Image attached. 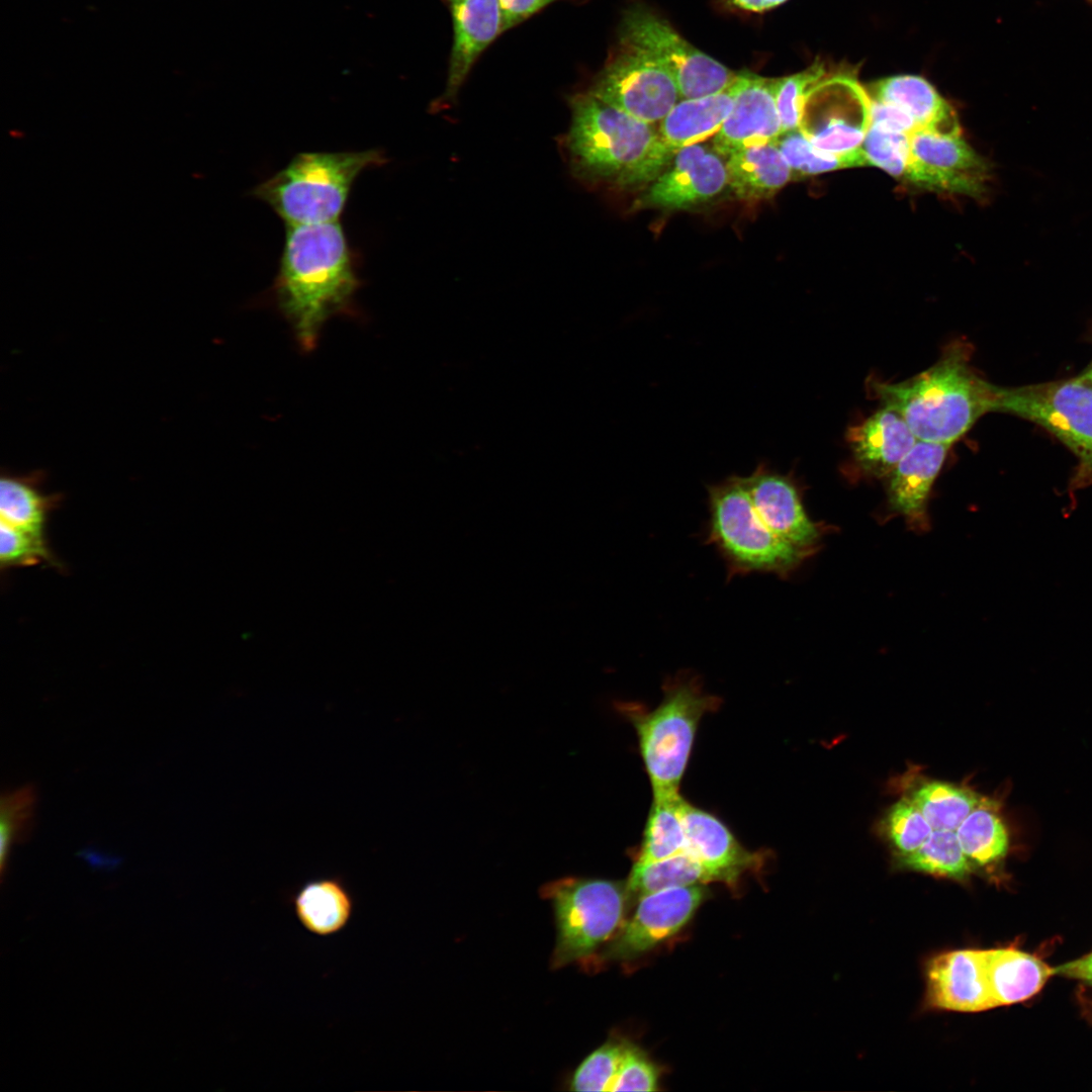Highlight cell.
<instances>
[{
    "mask_svg": "<svg viewBox=\"0 0 1092 1092\" xmlns=\"http://www.w3.org/2000/svg\"><path fill=\"white\" fill-rule=\"evenodd\" d=\"M286 226L274 299L301 350L310 352L331 317L353 310L360 281L339 220Z\"/></svg>",
    "mask_w": 1092,
    "mask_h": 1092,
    "instance_id": "obj_1",
    "label": "cell"
},
{
    "mask_svg": "<svg viewBox=\"0 0 1092 1092\" xmlns=\"http://www.w3.org/2000/svg\"><path fill=\"white\" fill-rule=\"evenodd\" d=\"M570 123L558 138L569 174L589 188L631 189L651 182L670 163L657 127L589 91L568 100Z\"/></svg>",
    "mask_w": 1092,
    "mask_h": 1092,
    "instance_id": "obj_2",
    "label": "cell"
},
{
    "mask_svg": "<svg viewBox=\"0 0 1092 1092\" xmlns=\"http://www.w3.org/2000/svg\"><path fill=\"white\" fill-rule=\"evenodd\" d=\"M971 345L950 342L926 370L900 382L868 379L870 394L899 412L918 440L952 445L985 414L997 412L1000 387L971 365Z\"/></svg>",
    "mask_w": 1092,
    "mask_h": 1092,
    "instance_id": "obj_3",
    "label": "cell"
},
{
    "mask_svg": "<svg viewBox=\"0 0 1092 1092\" xmlns=\"http://www.w3.org/2000/svg\"><path fill=\"white\" fill-rule=\"evenodd\" d=\"M663 693L653 710L643 711L633 704L619 708L636 730L653 797L679 794L699 723L720 706V699L706 693L701 679L690 671L666 680Z\"/></svg>",
    "mask_w": 1092,
    "mask_h": 1092,
    "instance_id": "obj_4",
    "label": "cell"
},
{
    "mask_svg": "<svg viewBox=\"0 0 1092 1092\" xmlns=\"http://www.w3.org/2000/svg\"><path fill=\"white\" fill-rule=\"evenodd\" d=\"M385 161L379 149L300 153L259 183L253 195L286 225L337 221L357 176Z\"/></svg>",
    "mask_w": 1092,
    "mask_h": 1092,
    "instance_id": "obj_5",
    "label": "cell"
},
{
    "mask_svg": "<svg viewBox=\"0 0 1092 1092\" xmlns=\"http://www.w3.org/2000/svg\"><path fill=\"white\" fill-rule=\"evenodd\" d=\"M707 543L725 561L729 577L772 573L786 577L809 555L776 536L756 513L744 476L708 486Z\"/></svg>",
    "mask_w": 1092,
    "mask_h": 1092,
    "instance_id": "obj_6",
    "label": "cell"
},
{
    "mask_svg": "<svg viewBox=\"0 0 1092 1092\" xmlns=\"http://www.w3.org/2000/svg\"><path fill=\"white\" fill-rule=\"evenodd\" d=\"M542 893L555 915L554 969L589 957L623 924L628 901L625 883L570 877L546 884Z\"/></svg>",
    "mask_w": 1092,
    "mask_h": 1092,
    "instance_id": "obj_7",
    "label": "cell"
},
{
    "mask_svg": "<svg viewBox=\"0 0 1092 1092\" xmlns=\"http://www.w3.org/2000/svg\"><path fill=\"white\" fill-rule=\"evenodd\" d=\"M998 413L1034 422L1055 435L1080 459L1074 489L1092 479V382L1072 379L1000 387Z\"/></svg>",
    "mask_w": 1092,
    "mask_h": 1092,
    "instance_id": "obj_8",
    "label": "cell"
},
{
    "mask_svg": "<svg viewBox=\"0 0 1092 1092\" xmlns=\"http://www.w3.org/2000/svg\"><path fill=\"white\" fill-rule=\"evenodd\" d=\"M620 43L640 51L666 70L681 99L720 92L738 79L739 74L692 46L666 21L640 6L625 12Z\"/></svg>",
    "mask_w": 1092,
    "mask_h": 1092,
    "instance_id": "obj_9",
    "label": "cell"
},
{
    "mask_svg": "<svg viewBox=\"0 0 1092 1092\" xmlns=\"http://www.w3.org/2000/svg\"><path fill=\"white\" fill-rule=\"evenodd\" d=\"M871 125V97L849 73L827 75L811 94L800 129L818 151L846 155L861 149Z\"/></svg>",
    "mask_w": 1092,
    "mask_h": 1092,
    "instance_id": "obj_10",
    "label": "cell"
},
{
    "mask_svg": "<svg viewBox=\"0 0 1092 1092\" xmlns=\"http://www.w3.org/2000/svg\"><path fill=\"white\" fill-rule=\"evenodd\" d=\"M647 123H659L681 99L666 70L645 54L620 43L587 90Z\"/></svg>",
    "mask_w": 1092,
    "mask_h": 1092,
    "instance_id": "obj_11",
    "label": "cell"
},
{
    "mask_svg": "<svg viewBox=\"0 0 1092 1092\" xmlns=\"http://www.w3.org/2000/svg\"><path fill=\"white\" fill-rule=\"evenodd\" d=\"M728 187L726 158L702 143L678 150L634 201V208L689 209Z\"/></svg>",
    "mask_w": 1092,
    "mask_h": 1092,
    "instance_id": "obj_12",
    "label": "cell"
},
{
    "mask_svg": "<svg viewBox=\"0 0 1092 1092\" xmlns=\"http://www.w3.org/2000/svg\"><path fill=\"white\" fill-rule=\"evenodd\" d=\"M707 897L703 884L670 888L637 901L631 919L622 924L607 950L606 959L629 960L648 951L677 933Z\"/></svg>",
    "mask_w": 1092,
    "mask_h": 1092,
    "instance_id": "obj_13",
    "label": "cell"
},
{
    "mask_svg": "<svg viewBox=\"0 0 1092 1092\" xmlns=\"http://www.w3.org/2000/svg\"><path fill=\"white\" fill-rule=\"evenodd\" d=\"M778 78L739 73L732 109L712 146L723 157L753 146L776 143L783 133L776 101Z\"/></svg>",
    "mask_w": 1092,
    "mask_h": 1092,
    "instance_id": "obj_14",
    "label": "cell"
},
{
    "mask_svg": "<svg viewBox=\"0 0 1092 1092\" xmlns=\"http://www.w3.org/2000/svg\"><path fill=\"white\" fill-rule=\"evenodd\" d=\"M452 18L453 43L444 93L435 110L454 104L472 67L485 49L504 32L499 0H445Z\"/></svg>",
    "mask_w": 1092,
    "mask_h": 1092,
    "instance_id": "obj_15",
    "label": "cell"
},
{
    "mask_svg": "<svg viewBox=\"0 0 1092 1092\" xmlns=\"http://www.w3.org/2000/svg\"><path fill=\"white\" fill-rule=\"evenodd\" d=\"M753 507L764 525L779 538L810 554L820 538L819 526L807 515L792 477L759 463L744 476Z\"/></svg>",
    "mask_w": 1092,
    "mask_h": 1092,
    "instance_id": "obj_16",
    "label": "cell"
},
{
    "mask_svg": "<svg viewBox=\"0 0 1092 1092\" xmlns=\"http://www.w3.org/2000/svg\"><path fill=\"white\" fill-rule=\"evenodd\" d=\"M681 817L686 848L710 873L713 882L735 887L746 872H757L763 864L760 851L746 849L731 830L714 814L682 799Z\"/></svg>",
    "mask_w": 1092,
    "mask_h": 1092,
    "instance_id": "obj_17",
    "label": "cell"
},
{
    "mask_svg": "<svg viewBox=\"0 0 1092 1092\" xmlns=\"http://www.w3.org/2000/svg\"><path fill=\"white\" fill-rule=\"evenodd\" d=\"M926 1002L931 1008L979 1012L995 1007L987 982L984 950H950L930 960Z\"/></svg>",
    "mask_w": 1092,
    "mask_h": 1092,
    "instance_id": "obj_18",
    "label": "cell"
},
{
    "mask_svg": "<svg viewBox=\"0 0 1092 1092\" xmlns=\"http://www.w3.org/2000/svg\"><path fill=\"white\" fill-rule=\"evenodd\" d=\"M913 156L931 173L939 192L980 198L986 192L987 162L963 134L918 129L910 134Z\"/></svg>",
    "mask_w": 1092,
    "mask_h": 1092,
    "instance_id": "obj_19",
    "label": "cell"
},
{
    "mask_svg": "<svg viewBox=\"0 0 1092 1092\" xmlns=\"http://www.w3.org/2000/svg\"><path fill=\"white\" fill-rule=\"evenodd\" d=\"M950 444L917 440L889 476V504L918 530L928 528L927 500Z\"/></svg>",
    "mask_w": 1092,
    "mask_h": 1092,
    "instance_id": "obj_20",
    "label": "cell"
},
{
    "mask_svg": "<svg viewBox=\"0 0 1092 1092\" xmlns=\"http://www.w3.org/2000/svg\"><path fill=\"white\" fill-rule=\"evenodd\" d=\"M857 465L868 474L888 476L918 440L904 417L884 406L847 430Z\"/></svg>",
    "mask_w": 1092,
    "mask_h": 1092,
    "instance_id": "obj_21",
    "label": "cell"
},
{
    "mask_svg": "<svg viewBox=\"0 0 1092 1092\" xmlns=\"http://www.w3.org/2000/svg\"><path fill=\"white\" fill-rule=\"evenodd\" d=\"M738 86L739 75L720 92L680 99L657 126L664 152L672 159L678 150L714 136L732 109Z\"/></svg>",
    "mask_w": 1092,
    "mask_h": 1092,
    "instance_id": "obj_22",
    "label": "cell"
},
{
    "mask_svg": "<svg viewBox=\"0 0 1092 1092\" xmlns=\"http://www.w3.org/2000/svg\"><path fill=\"white\" fill-rule=\"evenodd\" d=\"M868 93L873 99L904 110L914 119L918 129L940 134H963L953 107L920 76L888 77L872 84Z\"/></svg>",
    "mask_w": 1092,
    "mask_h": 1092,
    "instance_id": "obj_23",
    "label": "cell"
},
{
    "mask_svg": "<svg viewBox=\"0 0 1092 1092\" xmlns=\"http://www.w3.org/2000/svg\"><path fill=\"white\" fill-rule=\"evenodd\" d=\"M726 166L728 187L744 201L768 199L794 178L777 142L734 152L726 157Z\"/></svg>",
    "mask_w": 1092,
    "mask_h": 1092,
    "instance_id": "obj_24",
    "label": "cell"
},
{
    "mask_svg": "<svg viewBox=\"0 0 1092 1092\" xmlns=\"http://www.w3.org/2000/svg\"><path fill=\"white\" fill-rule=\"evenodd\" d=\"M293 912L308 932L330 936L349 923L354 899L341 876L306 881L291 896Z\"/></svg>",
    "mask_w": 1092,
    "mask_h": 1092,
    "instance_id": "obj_25",
    "label": "cell"
},
{
    "mask_svg": "<svg viewBox=\"0 0 1092 1092\" xmlns=\"http://www.w3.org/2000/svg\"><path fill=\"white\" fill-rule=\"evenodd\" d=\"M984 962L995 1007L1032 997L1054 974L1036 957L1010 947L984 950Z\"/></svg>",
    "mask_w": 1092,
    "mask_h": 1092,
    "instance_id": "obj_26",
    "label": "cell"
},
{
    "mask_svg": "<svg viewBox=\"0 0 1092 1092\" xmlns=\"http://www.w3.org/2000/svg\"><path fill=\"white\" fill-rule=\"evenodd\" d=\"M43 475L39 471L27 475L3 473L0 480L1 521L46 536L48 518L60 502L58 494L42 490Z\"/></svg>",
    "mask_w": 1092,
    "mask_h": 1092,
    "instance_id": "obj_27",
    "label": "cell"
},
{
    "mask_svg": "<svg viewBox=\"0 0 1092 1092\" xmlns=\"http://www.w3.org/2000/svg\"><path fill=\"white\" fill-rule=\"evenodd\" d=\"M956 833L963 852L973 863L994 864L1007 854L1009 834L994 800L982 798Z\"/></svg>",
    "mask_w": 1092,
    "mask_h": 1092,
    "instance_id": "obj_28",
    "label": "cell"
},
{
    "mask_svg": "<svg viewBox=\"0 0 1092 1092\" xmlns=\"http://www.w3.org/2000/svg\"><path fill=\"white\" fill-rule=\"evenodd\" d=\"M713 882L710 873L689 852L648 862L634 863L625 882L628 901L665 889Z\"/></svg>",
    "mask_w": 1092,
    "mask_h": 1092,
    "instance_id": "obj_29",
    "label": "cell"
},
{
    "mask_svg": "<svg viewBox=\"0 0 1092 1092\" xmlns=\"http://www.w3.org/2000/svg\"><path fill=\"white\" fill-rule=\"evenodd\" d=\"M682 799L679 794L653 797L634 863H648L685 851Z\"/></svg>",
    "mask_w": 1092,
    "mask_h": 1092,
    "instance_id": "obj_30",
    "label": "cell"
},
{
    "mask_svg": "<svg viewBox=\"0 0 1092 1092\" xmlns=\"http://www.w3.org/2000/svg\"><path fill=\"white\" fill-rule=\"evenodd\" d=\"M981 800L967 788L936 781L923 784L910 798L932 829L938 830H956Z\"/></svg>",
    "mask_w": 1092,
    "mask_h": 1092,
    "instance_id": "obj_31",
    "label": "cell"
},
{
    "mask_svg": "<svg viewBox=\"0 0 1092 1092\" xmlns=\"http://www.w3.org/2000/svg\"><path fill=\"white\" fill-rule=\"evenodd\" d=\"M901 864L917 872L959 881L968 879L972 872L956 830L933 829L918 849L901 856Z\"/></svg>",
    "mask_w": 1092,
    "mask_h": 1092,
    "instance_id": "obj_32",
    "label": "cell"
},
{
    "mask_svg": "<svg viewBox=\"0 0 1092 1092\" xmlns=\"http://www.w3.org/2000/svg\"><path fill=\"white\" fill-rule=\"evenodd\" d=\"M777 145L794 176H812L839 169L869 166L861 149L846 155L822 153L814 148L800 128L782 133Z\"/></svg>",
    "mask_w": 1092,
    "mask_h": 1092,
    "instance_id": "obj_33",
    "label": "cell"
},
{
    "mask_svg": "<svg viewBox=\"0 0 1092 1092\" xmlns=\"http://www.w3.org/2000/svg\"><path fill=\"white\" fill-rule=\"evenodd\" d=\"M828 75L823 64L778 78L776 101L783 133L801 127L806 104L817 85Z\"/></svg>",
    "mask_w": 1092,
    "mask_h": 1092,
    "instance_id": "obj_34",
    "label": "cell"
},
{
    "mask_svg": "<svg viewBox=\"0 0 1092 1092\" xmlns=\"http://www.w3.org/2000/svg\"><path fill=\"white\" fill-rule=\"evenodd\" d=\"M36 804V792L28 785L3 793L0 800V859L4 869L12 844L30 834Z\"/></svg>",
    "mask_w": 1092,
    "mask_h": 1092,
    "instance_id": "obj_35",
    "label": "cell"
},
{
    "mask_svg": "<svg viewBox=\"0 0 1092 1092\" xmlns=\"http://www.w3.org/2000/svg\"><path fill=\"white\" fill-rule=\"evenodd\" d=\"M869 166L905 182L912 160L910 135L870 125L861 145Z\"/></svg>",
    "mask_w": 1092,
    "mask_h": 1092,
    "instance_id": "obj_36",
    "label": "cell"
},
{
    "mask_svg": "<svg viewBox=\"0 0 1092 1092\" xmlns=\"http://www.w3.org/2000/svg\"><path fill=\"white\" fill-rule=\"evenodd\" d=\"M625 1045L623 1041H608L589 1054L573 1073L571 1090L612 1091Z\"/></svg>",
    "mask_w": 1092,
    "mask_h": 1092,
    "instance_id": "obj_37",
    "label": "cell"
},
{
    "mask_svg": "<svg viewBox=\"0 0 1092 1092\" xmlns=\"http://www.w3.org/2000/svg\"><path fill=\"white\" fill-rule=\"evenodd\" d=\"M41 562L60 567L58 559L49 546L47 536L32 534L1 521V568L30 566Z\"/></svg>",
    "mask_w": 1092,
    "mask_h": 1092,
    "instance_id": "obj_38",
    "label": "cell"
},
{
    "mask_svg": "<svg viewBox=\"0 0 1092 1092\" xmlns=\"http://www.w3.org/2000/svg\"><path fill=\"white\" fill-rule=\"evenodd\" d=\"M885 829L900 856L918 849L933 830L910 800H900L891 807L885 819Z\"/></svg>",
    "mask_w": 1092,
    "mask_h": 1092,
    "instance_id": "obj_39",
    "label": "cell"
},
{
    "mask_svg": "<svg viewBox=\"0 0 1092 1092\" xmlns=\"http://www.w3.org/2000/svg\"><path fill=\"white\" fill-rule=\"evenodd\" d=\"M657 1085L658 1073L653 1063L637 1046L626 1043L612 1091H655Z\"/></svg>",
    "mask_w": 1092,
    "mask_h": 1092,
    "instance_id": "obj_40",
    "label": "cell"
},
{
    "mask_svg": "<svg viewBox=\"0 0 1092 1092\" xmlns=\"http://www.w3.org/2000/svg\"><path fill=\"white\" fill-rule=\"evenodd\" d=\"M871 125L908 135L918 130L914 119L904 110L873 98H871Z\"/></svg>",
    "mask_w": 1092,
    "mask_h": 1092,
    "instance_id": "obj_41",
    "label": "cell"
},
{
    "mask_svg": "<svg viewBox=\"0 0 1092 1092\" xmlns=\"http://www.w3.org/2000/svg\"><path fill=\"white\" fill-rule=\"evenodd\" d=\"M556 1L560 0H499L504 32Z\"/></svg>",
    "mask_w": 1092,
    "mask_h": 1092,
    "instance_id": "obj_42",
    "label": "cell"
},
{
    "mask_svg": "<svg viewBox=\"0 0 1092 1092\" xmlns=\"http://www.w3.org/2000/svg\"><path fill=\"white\" fill-rule=\"evenodd\" d=\"M1054 974L1092 983V952L1055 968Z\"/></svg>",
    "mask_w": 1092,
    "mask_h": 1092,
    "instance_id": "obj_43",
    "label": "cell"
},
{
    "mask_svg": "<svg viewBox=\"0 0 1092 1092\" xmlns=\"http://www.w3.org/2000/svg\"><path fill=\"white\" fill-rule=\"evenodd\" d=\"M788 0H729V3L744 11L763 12L772 9Z\"/></svg>",
    "mask_w": 1092,
    "mask_h": 1092,
    "instance_id": "obj_44",
    "label": "cell"
},
{
    "mask_svg": "<svg viewBox=\"0 0 1092 1092\" xmlns=\"http://www.w3.org/2000/svg\"><path fill=\"white\" fill-rule=\"evenodd\" d=\"M1084 378L1092 382V362L1088 368L1081 374Z\"/></svg>",
    "mask_w": 1092,
    "mask_h": 1092,
    "instance_id": "obj_45",
    "label": "cell"
},
{
    "mask_svg": "<svg viewBox=\"0 0 1092 1092\" xmlns=\"http://www.w3.org/2000/svg\"><path fill=\"white\" fill-rule=\"evenodd\" d=\"M1092 1V0H1091Z\"/></svg>",
    "mask_w": 1092,
    "mask_h": 1092,
    "instance_id": "obj_46",
    "label": "cell"
}]
</instances>
